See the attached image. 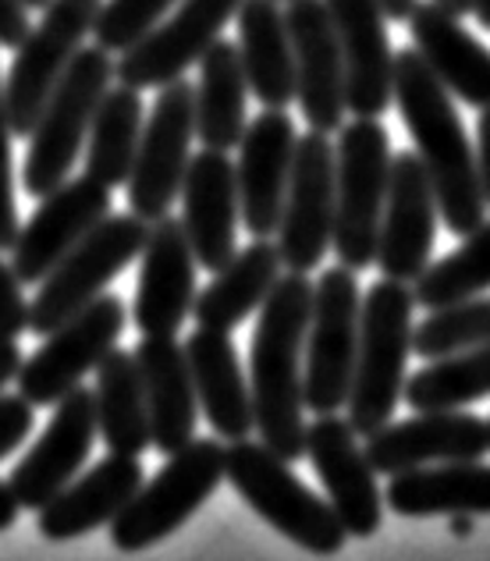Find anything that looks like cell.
<instances>
[{"label":"cell","instance_id":"obj_1","mask_svg":"<svg viewBox=\"0 0 490 561\" xmlns=\"http://www.w3.org/2000/svg\"><path fill=\"white\" fill-rule=\"evenodd\" d=\"M309 309H314V280L299 271L281 274L260 306L249 352L252 426L260 431L263 445L288 462H299L306 455L303 348Z\"/></svg>","mask_w":490,"mask_h":561},{"label":"cell","instance_id":"obj_2","mask_svg":"<svg viewBox=\"0 0 490 561\" xmlns=\"http://www.w3.org/2000/svg\"><path fill=\"white\" fill-rule=\"evenodd\" d=\"M395 107L415 142V157L434 182L444 228L463 239L487 220L477 153L458 117L455 96L437 82L415 47L395 54Z\"/></svg>","mask_w":490,"mask_h":561},{"label":"cell","instance_id":"obj_3","mask_svg":"<svg viewBox=\"0 0 490 561\" xmlns=\"http://www.w3.org/2000/svg\"><path fill=\"white\" fill-rule=\"evenodd\" d=\"M412 288L391 277L377 280L360 306V345L345 402L355 437H369L395 416L412 352Z\"/></svg>","mask_w":490,"mask_h":561},{"label":"cell","instance_id":"obj_4","mask_svg":"<svg viewBox=\"0 0 490 561\" xmlns=\"http://www.w3.org/2000/svg\"><path fill=\"white\" fill-rule=\"evenodd\" d=\"M225 480L239 491L246 505L266 519L281 537L299 543L309 554H338L345 548V526L334 508L320 501L295 477L288 459H281L260 440H228L225 448Z\"/></svg>","mask_w":490,"mask_h":561},{"label":"cell","instance_id":"obj_5","mask_svg":"<svg viewBox=\"0 0 490 561\" xmlns=\"http://www.w3.org/2000/svg\"><path fill=\"white\" fill-rule=\"evenodd\" d=\"M338 131L331 253H338L341 267L360 274L377 260L380 214L391 179V136L380 117H355Z\"/></svg>","mask_w":490,"mask_h":561},{"label":"cell","instance_id":"obj_6","mask_svg":"<svg viewBox=\"0 0 490 561\" xmlns=\"http://www.w3.org/2000/svg\"><path fill=\"white\" fill-rule=\"evenodd\" d=\"M111 85H114L111 54L103 47H79V54L65 68L61 82L54 85L33 136H29L22 185L33 199H43L47 192L68 182V174L86 146L93 114Z\"/></svg>","mask_w":490,"mask_h":561},{"label":"cell","instance_id":"obj_7","mask_svg":"<svg viewBox=\"0 0 490 561\" xmlns=\"http://www.w3.org/2000/svg\"><path fill=\"white\" fill-rule=\"evenodd\" d=\"M225 448L214 437H192L178 448L168 466L143 486L111 519V540L117 551H146L171 537L196 515L206 497L225 483Z\"/></svg>","mask_w":490,"mask_h":561},{"label":"cell","instance_id":"obj_8","mask_svg":"<svg viewBox=\"0 0 490 561\" xmlns=\"http://www.w3.org/2000/svg\"><path fill=\"white\" fill-rule=\"evenodd\" d=\"M146 228L150 220L139 214L103 217L57 267L39 280V295L29 302V331L47 337L61 328L68 317H76L96 295L122 274L132 260L143 253Z\"/></svg>","mask_w":490,"mask_h":561},{"label":"cell","instance_id":"obj_9","mask_svg":"<svg viewBox=\"0 0 490 561\" xmlns=\"http://www.w3.org/2000/svg\"><path fill=\"white\" fill-rule=\"evenodd\" d=\"M103 0H50L43 19L29 25L25 39L14 47V61L4 79V111L11 136H33L43 107L61 82L71 57L79 54L86 33H93Z\"/></svg>","mask_w":490,"mask_h":561},{"label":"cell","instance_id":"obj_10","mask_svg":"<svg viewBox=\"0 0 490 561\" xmlns=\"http://www.w3.org/2000/svg\"><path fill=\"white\" fill-rule=\"evenodd\" d=\"M360 285L349 267H331L314 285L306 348L303 402L309 412H338L349 402L355 345H360Z\"/></svg>","mask_w":490,"mask_h":561},{"label":"cell","instance_id":"obj_11","mask_svg":"<svg viewBox=\"0 0 490 561\" xmlns=\"http://www.w3.org/2000/svg\"><path fill=\"white\" fill-rule=\"evenodd\" d=\"M125 331V302L117 295L100 291L93 302L54 328L43 345L19 366V394L33 405H57L61 398L82 383L89 370L117 345Z\"/></svg>","mask_w":490,"mask_h":561},{"label":"cell","instance_id":"obj_12","mask_svg":"<svg viewBox=\"0 0 490 561\" xmlns=\"http://www.w3.org/2000/svg\"><path fill=\"white\" fill-rule=\"evenodd\" d=\"M192 139H196V85L182 76L160 85L153 111L143 122L136 164L125 182L132 214L157 220L171 210L182 192Z\"/></svg>","mask_w":490,"mask_h":561},{"label":"cell","instance_id":"obj_13","mask_svg":"<svg viewBox=\"0 0 490 561\" xmlns=\"http://www.w3.org/2000/svg\"><path fill=\"white\" fill-rule=\"evenodd\" d=\"M277 253L288 271L309 274L331 253L334 234V142L309 128L295 139L285 206L277 220Z\"/></svg>","mask_w":490,"mask_h":561},{"label":"cell","instance_id":"obj_14","mask_svg":"<svg viewBox=\"0 0 490 561\" xmlns=\"http://www.w3.org/2000/svg\"><path fill=\"white\" fill-rule=\"evenodd\" d=\"M36 203L33 217L19 225L11 242V267L22 285H39L111 214V188L82 174L61 182Z\"/></svg>","mask_w":490,"mask_h":561},{"label":"cell","instance_id":"obj_15","mask_svg":"<svg viewBox=\"0 0 490 561\" xmlns=\"http://www.w3.org/2000/svg\"><path fill=\"white\" fill-rule=\"evenodd\" d=\"M306 459L314 462L327 505L334 508L345 534L360 540L374 537L384 519L380 486L352 423L338 412H317V420L306 423Z\"/></svg>","mask_w":490,"mask_h":561},{"label":"cell","instance_id":"obj_16","mask_svg":"<svg viewBox=\"0 0 490 561\" xmlns=\"http://www.w3.org/2000/svg\"><path fill=\"white\" fill-rule=\"evenodd\" d=\"M366 459L377 477H395L415 466L483 459L490 451L487 420L463 409H415L412 420L384 423L366 437Z\"/></svg>","mask_w":490,"mask_h":561},{"label":"cell","instance_id":"obj_17","mask_svg":"<svg viewBox=\"0 0 490 561\" xmlns=\"http://www.w3.org/2000/svg\"><path fill=\"white\" fill-rule=\"evenodd\" d=\"M239 4L242 0H182L168 22L153 25L136 47L122 54V61H114V79L136 90H160L182 79L192 65H200Z\"/></svg>","mask_w":490,"mask_h":561},{"label":"cell","instance_id":"obj_18","mask_svg":"<svg viewBox=\"0 0 490 561\" xmlns=\"http://www.w3.org/2000/svg\"><path fill=\"white\" fill-rule=\"evenodd\" d=\"M437 196L426 168L415 153L391 157V179H388V199L380 214V239H377V260L380 274L391 280L412 285L426 271L434 256L437 239Z\"/></svg>","mask_w":490,"mask_h":561},{"label":"cell","instance_id":"obj_19","mask_svg":"<svg viewBox=\"0 0 490 561\" xmlns=\"http://www.w3.org/2000/svg\"><path fill=\"white\" fill-rule=\"evenodd\" d=\"M292 57H295V100L303 117L317 131H338L345 125V61L323 0H288L285 11Z\"/></svg>","mask_w":490,"mask_h":561},{"label":"cell","instance_id":"obj_20","mask_svg":"<svg viewBox=\"0 0 490 561\" xmlns=\"http://www.w3.org/2000/svg\"><path fill=\"white\" fill-rule=\"evenodd\" d=\"M100 434L96 426V398L93 388L76 383L61 402H57L54 420L39 440L22 455V462L11 469V491L22 508L39 512L47 501L76 480V472L86 466L93 440Z\"/></svg>","mask_w":490,"mask_h":561},{"label":"cell","instance_id":"obj_21","mask_svg":"<svg viewBox=\"0 0 490 561\" xmlns=\"http://www.w3.org/2000/svg\"><path fill=\"white\" fill-rule=\"evenodd\" d=\"M295 122L285 107H263L239 139L235 182H239V214L252 239H271L285 206V188L295 157Z\"/></svg>","mask_w":490,"mask_h":561},{"label":"cell","instance_id":"obj_22","mask_svg":"<svg viewBox=\"0 0 490 561\" xmlns=\"http://www.w3.org/2000/svg\"><path fill=\"white\" fill-rule=\"evenodd\" d=\"M345 61V96L355 117H384L395 103V50L380 0H323Z\"/></svg>","mask_w":490,"mask_h":561},{"label":"cell","instance_id":"obj_23","mask_svg":"<svg viewBox=\"0 0 490 561\" xmlns=\"http://www.w3.org/2000/svg\"><path fill=\"white\" fill-rule=\"evenodd\" d=\"M182 228L192 245V256L203 271H220L239 253V182H235V160L225 150L189 157L182 179Z\"/></svg>","mask_w":490,"mask_h":561},{"label":"cell","instance_id":"obj_24","mask_svg":"<svg viewBox=\"0 0 490 561\" xmlns=\"http://www.w3.org/2000/svg\"><path fill=\"white\" fill-rule=\"evenodd\" d=\"M143 267L132 320L143 334H178L196 302V256L185 239L182 217H157L146 228Z\"/></svg>","mask_w":490,"mask_h":561},{"label":"cell","instance_id":"obj_25","mask_svg":"<svg viewBox=\"0 0 490 561\" xmlns=\"http://www.w3.org/2000/svg\"><path fill=\"white\" fill-rule=\"evenodd\" d=\"M406 25L415 54L423 57L444 90L466 107H490V50L466 33L458 14L441 8L437 0H415Z\"/></svg>","mask_w":490,"mask_h":561},{"label":"cell","instance_id":"obj_26","mask_svg":"<svg viewBox=\"0 0 490 561\" xmlns=\"http://www.w3.org/2000/svg\"><path fill=\"white\" fill-rule=\"evenodd\" d=\"M143 477L139 455L111 451L89 472H76V480L36 512L39 534L47 540H76L93 534L96 526H107L143 486Z\"/></svg>","mask_w":490,"mask_h":561},{"label":"cell","instance_id":"obj_27","mask_svg":"<svg viewBox=\"0 0 490 561\" xmlns=\"http://www.w3.org/2000/svg\"><path fill=\"white\" fill-rule=\"evenodd\" d=\"M136 363L143 374L146 409H150V445L163 455H174L196 437L200 423L185 345L174 334H143Z\"/></svg>","mask_w":490,"mask_h":561},{"label":"cell","instance_id":"obj_28","mask_svg":"<svg viewBox=\"0 0 490 561\" xmlns=\"http://www.w3.org/2000/svg\"><path fill=\"white\" fill-rule=\"evenodd\" d=\"M185 359L192 374V388H196V402L206 423L214 426L220 440H242L252 431V394L239 363V348H235L228 331H206L200 328L189 334Z\"/></svg>","mask_w":490,"mask_h":561},{"label":"cell","instance_id":"obj_29","mask_svg":"<svg viewBox=\"0 0 490 561\" xmlns=\"http://www.w3.org/2000/svg\"><path fill=\"white\" fill-rule=\"evenodd\" d=\"M384 501L391 512L409 515V519L455 512L490 515V466L480 459H455L395 472Z\"/></svg>","mask_w":490,"mask_h":561},{"label":"cell","instance_id":"obj_30","mask_svg":"<svg viewBox=\"0 0 490 561\" xmlns=\"http://www.w3.org/2000/svg\"><path fill=\"white\" fill-rule=\"evenodd\" d=\"M235 19H239V57L252 96L263 107H292L295 57L285 11L277 8V0H242Z\"/></svg>","mask_w":490,"mask_h":561},{"label":"cell","instance_id":"obj_31","mask_svg":"<svg viewBox=\"0 0 490 561\" xmlns=\"http://www.w3.org/2000/svg\"><path fill=\"white\" fill-rule=\"evenodd\" d=\"M281 267H285V263H281L277 242L257 239L252 245L239 249L220 271H214L210 285L196 291L192 317H196V323L206 331L231 334L252 309L263 306V299L277 285Z\"/></svg>","mask_w":490,"mask_h":561},{"label":"cell","instance_id":"obj_32","mask_svg":"<svg viewBox=\"0 0 490 561\" xmlns=\"http://www.w3.org/2000/svg\"><path fill=\"white\" fill-rule=\"evenodd\" d=\"M246 68L239 43L214 39L200 57L196 82V139L210 150H235L246 131Z\"/></svg>","mask_w":490,"mask_h":561},{"label":"cell","instance_id":"obj_33","mask_svg":"<svg viewBox=\"0 0 490 561\" xmlns=\"http://www.w3.org/2000/svg\"><path fill=\"white\" fill-rule=\"evenodd\" d=\"M96 426L103 445L117 455H143L150 448V409L136 352L111 348L96 366Z\"/></svg>","mask_w":490,"mask_h":561},{"label":"cell","instance_id":"obj_34","mask_svg":"<svg viewBox=\"0 0 490 561\" xmlns=\"http://www.w3.org/2000/svg\"><path fill=\"white\" fill-rule=\"evenodd\" d=\"M146 122V103L136 85L117 82L103 93L86 136V174L117 188L128 182L132 164H136L139 136Z\"/></svg>","mask_w":490,"mask_h":561},{"label":"cell","instance_id":"obj_35","mask_svg":"<svg viewBox=\"0 0 490 561\" xmlns=\"http://www.w3.org/2000/svg\"><path fill=\"white\" fill-rule=\"evenodd\" d=\"M463 245L455 253L426 263V271L412 280V299L423 309H437L458 299L490 291V220L463 234Z\"/></svg>","mask_w":490,"mask_h":561},{"label":"cell","instance_id":"obj_36","mask_svg":"<svg viewBox=\"0 0 490 561\" xmlns=\"http://www.w3.org/2000/svg\"><path fill=\"white\" fill-rule=\"evenodd\" d=\"M409 409H463L490 394V342L448 359L426 363L406 380Z\"/></svg>","mask_w":490,"mask_h":561},{"label":"cell","instance_id":"obj_37","mask_svg":"<svg viewBox=\"0 0 490 561\" xmlns=\"http://www.w3.org/2000/svg\"><path fill=\"white\" fill-rule=\"evenodd\" d=\"M490 342V295H472L430 309V317L412 331V352L426 363L448 359Z\"/></svg>","mask_w":490,"mask_h":561},{"label":"cell","instance_id":"obj_38","mask_svg":"<svg viewBox=\"0 0 490 561\" xmlns=\"http://www.w3.org/2000/svg\"><path fill=\"white\" fill-rule=\"evenodd\" d=\"M174 4L178 0H103L93 22L96 47H103L107 54H125L153 25H160L163 14Z\"/></svg>","mask_w":490,"mask_h":561},{"label":"cell","instance_id":"obj_39","mask_svg":"<svg viewBox=\"0 0 490 561\" xmlns=\"http://www.w3.org/2000/svg\"><path fill=\"white\" fill-rule=\"evenodd\" d=\"M11 125L4 111V79H0V249H11L19 234V203H14V171H11Z\"/></svg>","mask_w":490,"mask_h":561},{"label":"cell","instance_id":"obj_40","mask_svg":"<svg viewBox=\"0 0 490 561\" xmlns=\"http://www.w3.org/2000/svg\"><path fill=\"white\" fill-rule=\"evenodd\" d=\"M29 331V302L22 295V280L11 263L0 256V337H19Z\"/></svg>","mask_w":490,"mask_h":561},{"label":"cell","instance_id":"obj_41","mask_svg":"<svg viewBox=\"0 0 490 561\" xmlns=\"http://www.w3.org/2000/svg\"><path fill=\"white\" fill-rule=\"evenodd\" d=\"M33 402H25L22 394H0V459H8V455L22 445L33 431Z\"/></svg>","mask_w":490,"mask_h":561},{"label":"cell","instance_id":"obj_42","mask_svg":"<svg viewBox=\"0 0 490 561\" xmlns=\"http://www.w3.org/2000/svg\"><path fill=\"white\" fill-rule=\"evenodd\" d=\"M29 8L22 0H0V47L14 50L29 33Z\"/></svg>","mask_w":490,"mask_h":561},{"label":"cell","instance_id":"obj_43","mask_svg":"<svg viewBox=\"0 0 490 561\" xmlns=\"http://www.w3.org/2000/svg\"><path fill=\"white\" fill-rule=\"evenodd\" d=\"M477 174H480V188H483V199L490 206V107L480 111V122H477Z\"/></svg>","mask_w":490,"mask_h":561},{"label":"cell","instance_id":"obj_44","mask_svg":"<svg viewBox=\"0 0 490 561\" xmlns=\"http://www.w3.org/2000/svg\"><path fill=\"white\" fill-rule=\"evenodd\" d=\"M22 348L14 337H0V391L8 388V383L19 377V366H22Z\"/></svg>","mask_w":490,"mask_h":561},{"label":"cell","instance_id":"obj_45","mask_svg":"<svg viewBox=\"0 0 490 561\" xmlns=\"http://www.w3.org/2000/svg\"><path fill=\"white\" fill-rule=\"evenodd\" d=\"M19 512H22V505H19V497H14L11 483L0 480V534L19 523Z\"/></svg>","mask_w":490,"mask_h":561},{"label":"cell","instance_id":"obj_46","mask_svg":"<svg viewBox=\"0 0 490 561\" xmlns=\"http://www.w3.org/2000/svg\"><path fill=\"white\" fill-rule=\"evenodd\" d=\"M384 14H388V22H406L409 11L415 8V0H380Z\"/></svg>","mask_w":490,"mask_h":561},{"label":"cell","instance_id":"obj_47","mask_svg":"<svg viewBox=\"0 0 490 561\" xmlns=\"http://www.w3.org/2000/svg\"><path fill=\"white\" fill-rule=\"evenodd\" d=\"M452 534H455L458 540H466V537L472 534V515H469V512H455V515H452Z\"/></svg>","mask_w":490,"mask_h":561},{"label":"cell","instance_id":"obj_48","mask_svg":"<svg viewBox=\"0 0 490 561\" xmlns=\"http://www.w3.org/2000/svg\"><path fill=\"white\" fill-rule=\"evenodd\" d=\"M441 8H448L452 14H458V19H466V14H472V0H437Z\"/></svg>","mask_w":490,"mask_h":561},{"label":"cell","instance_id":"obj_49","mask_svg":"<svg viewBox=\"0 0 490 561\" xmlns=\"http://www.w3.org/2000/svg\"><path fill=\"white\" fill-rule=\"evenodd\" d=\"M472 19L490 33V0H472Z\"/></svg>","mask_w":490,"mask_h":561},{"label":"cell","instance_id":"obj_50","mask_svg":"<svg viewBox=\"0 0 490 561\" xmlns=\"http://www.w3.org/2000/svg\"><path fill=\"white\" fill-rule=\"evenodd\" d=\"M22 4H25L29 11H33V8L39 11V8H47V4H50V0H22Z\"/></svg>","mask_w":490,"mask_h":561},{"label":"cell","instance_id":"obj_51","mask_svg":"<svg viewBox=\"0 0 490 561\" xmlns=\"http://www.w3.org/2000/svg\"><path fill=\"white\" fill-rule=\"evenodd\" d=\"M487 437H490V416H487Z\"/></svg>","mask_w":490,"mask_h":561},{"label":"cell","instance_id":"obj_52","mask_svg":"<svg viewBox=\"0 0 490 561\" xmlns=\"http://www.w3.org/2000/svg\"><path fill=\"white\" fill-rule=\"evenodd\" d=\"M277 4H281V0H277Z\"/></svg>","mask_w":490,"mask_h":561}]
</instances>
